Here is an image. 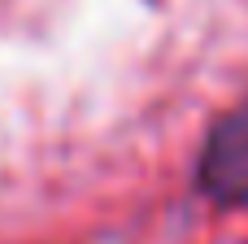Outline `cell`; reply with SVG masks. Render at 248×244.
<instances>
[{
	"label": "cell",
	"instance_id": "1",
	"mask_svg": "<svg viewBox=\"0 0 248 244\" xmlns=\"http://www.w3.org/2000/svg\"><path fill=\"white\" fill-rule=\"evenodd\" d=\"M196 188L214 205H244L248 201V100L227 109L201 148Z\"/></svg>",
	"mask_w": 248,
	"mask_h": 244
}]
</instances>
